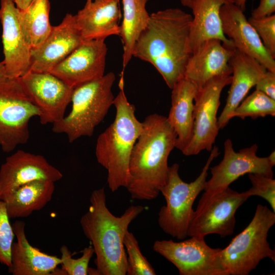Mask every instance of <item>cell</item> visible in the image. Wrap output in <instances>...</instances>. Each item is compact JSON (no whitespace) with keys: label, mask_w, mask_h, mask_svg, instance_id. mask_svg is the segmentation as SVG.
I'll return each instance as SVG.
<instances>
[{"label":"cell","mask_w":275,"mask_h":275,"mask_svg":"<svg viewBox=\"0 0 275 275\" xmlns=\"http://www.w3.org/2000/svg\"><path fill=\"white\" fill-rule=\"evenodd\" d=\"M192 18L177 8L152 13L133 47L132 57L151 64L171 89L184 77Z\"/></svg>","instance_id":"6da1fadb"},{"label":"cell","mask_w":275,"mask_h":275,"mask_svg":"<svg viewBox=\"0 0 275 275\" xmlns=\"http://www.w3.org/2000/svg\"><path fill=\"white\" fill-rule=\"evenodd\" d=\"M176 138L164 116L152 114L142 122L129 164L130 181L126 188L132 199L152 200L158 196L167 181L168 157Z\"/></svg>","instance_id":"7a4b0ae2"},{"label":"cell","mask_w":275,"mask_h":275,"mask_svg":"<svg viewBox=\"0 0 275 275\" xmlns=\"http://www.w3.org/2000/svg\"><path fill=\"white\" fill-rule=\"evenodd\" d=\"M90 202L80 224L94 249L98 275H125L127 260L124 238L129 225L145 207L131 205L121 216H116L106 206L104 187L92 191Z\"/></svg>","instance_id":"3957f363"},{"label":"cell","mask_w":275,"mask_h":275,"mask_svg":"<svg viewBox=\"0 0 275 275\" xmlns=\"http://www.w3.org/2000/svg\"><path fill=\"white\" fill-rule=\"evenodd\" d=\"M119 86L120 91L113 104L116 108L114 121L99 134L95 147L97 161L107 171V181L112 192L127 187L130 181V158L142 129V122L135 115V107L124 93L122 75Z\"/></svg>","instance_id":"277c9868"},{"label":"cell","mask_w":275,"mask_h":275,"mask_svg":"<svg viewBox=\"0 0 275 275\" xmlns=\"http://www.w3.org/2000/svg\"><path fill=\"white\" fill-rule=\"evenodd\" d=\"M116 79L114 72L74 88L69 114L53 124L56 133L65 134L70 143L82 136H91L104 119L115 97L112 91Z\"/></svg>","instance_id":"5b68a950"},{"label":"cell","mask_w":275,"mask_h":275,"mask_svg":"<svg viewBox=\"0 0 275 275\" xmlns=\"http://www.w3.org/2000/svg\"><path fill=\"white\" fill-rule=\"evenodd\" d=\"M210 152L201 172L194 181L187 183L183 181L179 174V165L175 163L169 167L166 183L160 190L166 205L159 211L158 225L165 233L178 240L187 236L195 211L194 201L204 190L210 165L219 154L216 146Z\"/></svg>","instance_id":"8992f818"},{"label":"cell","mask_w":275,"mask_h":275,"mask_svg":"<svg viewBox=\"0 0 275 275\" xmlns=\"http://www.w3.org/2000/svg\"><path fill=\"white\" fill-rule=\"evenodd\" d=\"M275 223V212L258 204L248 226L222 249L221 258L228 275H248L264 258L275 261V252L267 241Z\"/></svg>","instance_id":"52a82bcc"},{"label":"cell","mask_w":275,"mask_h":275,"mask_svg":"<svg viewBox=\"0 0 275 275\" xmlns=\"http://www.w3.org/2000/svg\"><path fill=\"white\" fill-rule=\"evenodd\" d=\"M38 108L22 89L17 78L0 82V147L13 151L30 138L29 122L39 117Z\"/></svg>","instance_id":"ba28073f"},{"label":"cell","mask_w":275,"mask_h":275,"mask_svg":"<svg viewBox=\"0 0 275 275\" xmlns=\"http://www.w3.org/2000/svg\"><path fill=\"white\" fill-rule=\"evenodd\" d=\"M249 198L244 191L238 193L229 187L211 193H204L194 211L187 236L231 235L235 228L236 211Z\"/></svg>","instance_id":"9c48e42d"},{"label":"cell","mask_w":275,"mask_h":275,"mask_svg":"<svg viewBox=\"0 0 275 275\" xmlns=\"http://www.w3.org/2000/svg\"><path fill=\"white\" fill-rule=\"evenodd\" d=\"M205 237L191 236L180 241L156 240L153 250L178 269L180 275H228L221 258V248H212Z\"/></svg>","instance_id":"30bf717a"},{"label":"cell","mask_w":275,"mask_h":275,"mask_svg":"<svg viewBox=\"0 0 275 275\" xmlns=\"http://www.w3.org/2000/svg\"><path fill=\"white\" fill-rule=\"evenodd\" d=\"M231 79V75L216 76L198 89L194 99L192 135L188 144L181 151L183 155H195L203 150H212L220 129L216 116L221 95Z\"/></svg>","instance_id":"8fae6325"},{"label":"cell","mask_w":275,"mask_h":275,"mask_svg":"<svg viewBox=\"0 0 275 275\" xmlns=\"http://www.w3.org/2000/svg\"><path fill=\"white\" fill-rule=\"evenodd\" d=\"M22 89L40 112L41 124H53L64 117L73 88L50 72L30 70L17 78Z\"/></svg>","instance_id":"7c38bea8"},{"label":"cell","mask_w":275,"mask_h":275,"mask_svg":"<svg viewBox=\"0 0 275 275\" xmlns=\"http://www.w3.org/2000/svg\"><path fill=\"white\" fill-rule=\"evenodd\" d=\"M224 150L221 162L209 168L211 177L206 181L204 193L224 189L245 174H257L273 178V166L267 157L257 155V145L253 144L236 152L232 141L227 139L224 144Z\"/></svg>","instance_id":"4fadbf2b"},{"label":"cell","mask_w":275,"mask_h":275,"mask_svg":"<svg viewBox=\"0 0 275 275\" xmlns=\"http://www.w3.org/2000/svg\"><path fill=\"white\" fill-rule=\"evenodd\" d=\"M106 53L104 39L84 40L48 72L74 89L104 75Z\"/></svg>","instance_id":"5bb4252c"},{"label":"cell","mask_w":275,"mask_h":275,"mask_svg":"<svg viewBox=\"0 0 275 275\" xmlns=\"http://www.w3.org/2000/svg\"><path fill=\"white\" fill-rule=\"evenodd\" d=\"M62 177L61 171L43 156L19 150L8 156L0 167V197L2 199L33 181L56 182Z\"/></svg>","instance_id":"9a60e30c"},{"label":"cell","mask_w":275,"mask_h":275,"mask_svg":"<svg viewBox=\"0 0 275 275\" xmlns=\"http://www.w3.org/2000/svg\"><path fill=\"white\" fill-rule=\"evenodd\" d=\"M19 9L13 0H1L3 61L8 78H17L31 69V48L26 42L19 20Z\"/></svg>","instance_id":"2e32d148"},{"label":"cell","mask_w":275,"mask_h":275,"mask_svg":"<svg viewBox=\"0 0 275 275\" xmlns=\"http://www.w3.org/2000/svg\"><path fill=\"white\" fill-rule=\"evenodd\" d=\"M83 41L74 15L67 14L60 24L52 26L44 41L37 48L31 49L30 70L49 72Z\"/></svg>","instance_id":"e0dca14e"},{"label":"cell","mask_w":275,"mask_h":275,"mask_svg":"<svg viewBox=\"0 0 275 275\" xmlns=\"http://www.w3.org/2000/svg\"><path fill=\"white\" fill-rule=\"evenodd\" d=\"M220 16L223 32L235 49L257 60L267 70L275 72L274 59L265 48L244 11L234 2H230L221 7Z\"/></svg>","instance_id":"ac0fdd59"},{"label":"cell","mask_w":275,"mask_h":275,"mask_svg":"<svg viewBox=\"0 0 275 275\" xmlns=\"http://www.w3.org/2000/svg\"><path fill=\"white\" fill-rule=\"evenodd\" d=\"M235 50L234 48L225 46L218 39L205 41L190 54L186 65L184 77L199 89L214 77L231 75L230 61Z\"/></svg>","instance_id":"d6986e66"},{"label":"cell","mask_w":275,"mask_h":275,"mask_svg":"<svg viewBox=\"0 0 275 275\" xmlns=\"http://www.w3.org/2000/svg\"><path fill=\"white\" fill-rule=\"evenodd\" d=\"M232 79L227 101L218 118L219 129H223L231 120L235 108L267 71L266 68L254 58L235 49L230 61Z\"/></svg>","instance_id":"ffe728a7"},{"label":"cell","mask_w":275,"mask_h":275,"mask_svg":"<svg viewBox=\"0 0 275 275\" xmlns=\"http://www.w3.org/2000/svg\"><path fill=\"white\" fill-rule=\"evenodd\" d=\"M25 226L21 221H16L12 224L16 241L12 246L9 272L13 275L52 274L61 264L60 258L32 246L26 238Z\"/></svg>","instance_id":"44dd1931"},{"label":"cell","mask_w":275,"mask_h":275,"mask_svg":"<svg viewBox=\"0 0 275 275\" xmlns=\"http://www.w3.org/2000/svg\"><path fill=\"white\" fill-rule=\"evenodd\" d=\"M230 2L233 1L190 0L188 7L193 13L188 37V50L190 54L210 39H218L225 46L235 48L233 42L223 32L220 16L221 7Z\"/></svg>","instance_id":"7402d4cb"},{"label":"cell","mask_w":275,"mask_h":275,"mask_svg":"<svg viewBox=\"0 0 275 275\" xmlns=\"http://www.w3.org/2000/svg\"><path fill=\"white\" fill-rule=\"evenodd\" d=\"M120 0H93L74 15L84 40L119 35Z\"/></svg>","instance_id":"603a6c76"},{"label":"cell","mask_w":275,"mask_h":275,"mask_svg":"<svg viewBox=\"0 0 275 275\" xmlns=\"http://www.w3.org/2000/svg\"><path fill=\"white\" fill-rule=\"evenodd\" d=\"M171 106L168 121L177 135L175 148L183 151L191 138L196 86L183 77L172 88Z\"/></svg>","instance_id":"cb8c5ba5"},{"label":"cell","mask_w":275,"mask_h":275,"mask_svg":"<svg viewBox=\"0 0 275 275\" xmlns=\"http://www.w3.org/2000/svg\"><path fill=\"white\" fill-rule=\"evenodd\" d=\"M54 183L48 180L33 181L3 198L10 218L27 217L42 209L52 199Z\"/></svg>","instance_id":"d4e9b609"},{"label":"cell","mask_w":275,"mask_h":275,"mask_svg":"<svg viewBox=\"0 0 275 275\" xmlns=\"http://www.w3.org/2000/svg\"><path fill=\"white\" fill-rule=\"evenodd\" d=\"M148 1L122 0L123 19L119 36L123 45V69L131 59L135 43L148 23L150 15L146 9Z\"/></svg>","instance_id":"484cf974"},{"label":"cell","mask_w":275,"mask_h":275,"mask_svg":"<svg viewBox=\"0 0 275 275\" xmlns=\"http://www.w3.org/2000/svg\"><path fill=\"white\" fill-rule=\"evenodd\" d=\"M49 0H33L29 6L19 12L20 24L31 49L39 47L50 34Z\"/></svg>","instance_id":"4316f807"},{"label":"cell","mask_w":275,"mask_h":275,"mask_svg":"<svg viewBox=\"0 0 275 275\" xmlns=\"http://www.w3.org/2000/svg\"><path fill=\"white\" fill-rule=\"evenodd\" d=\"M267 116H275V100L256 90L235 108L230 118L256 119Z\"/></svg>","instance_id":"83f0119b"},{"label":"cell","mask_w":275,"mask_h":275,"mask_svg":"<svg viewBox=\"0 0 275 275\" xmlns=\"http://www.w3.org/2000/svg\"><path fill=\"white\" fill-rule=\"evenodd\" d=\"M123 242L128 255L126 274H156L154 268L142 254L138 241L132 232L128 231L126 232Z\"/></svg>","instance_id":"f1b7e54d"},{"label":"cell","mask_w":275,"mask_h":275,"mask_svg":"<svg viewBox=\"0 0 275 275\" xmlns=\"http://www.w3.org/2000/svg\"><path fill=\"white\" fill-rule=\"evenodd\" d=\"M62 269L65 274L87 275L89 262L94 254L92 245L84 249L82 256L77 259L72 257L71 252L67 246L63 245L60 248Z\"/></svg>","instance_id":"f546056e"},{"label":"cell","mask_w":275,"mask_h":275,"mask_svg":"<svg viewBox=\"0 0 275 275\" xmlns=\"http://www.w3.org/2000/svg\"><path fill=\"white\" fill-rule=\"evenodd\" d=\"M5 204L0 197V262L9 267L15 234Z\"/></svg>","instance_id":"4dcf8cb0"},{"label":"cell","mask_w":275,"mask_h":275,"mask_svg":"<svg viewBox=\"0 0 275 275\" xmlns=\"http://www.w3.org/2000/svg\"><path fill=\"white\" fill-rule=\"evenodd\" d=\"M252 186L244 191L249 197H262L270 205L275 212V180L272 177L257 174H248Z\"/></svg>","instance_id":"1f68e13d"},{"label":"cell","mask_w":275,"mask_h":275,"mask_svg":"<svg viewBox=\"0 0 275 275\" xmlns=\"http://www.w3.org/2000/svg\"><path fill=\"white\" fill-rule=\"evenodd\" d=\"M248 20L257 32L265 48L275 59V15L260 18L250 17Z\"/></svg>","instance_id":"d6a6232c"},{"label":"cell","mask_w":275,"mask_h":275,"mask_svg":"<svg viewBox=\"0 0 275 275\" xmlns=\"http://www.w3.org/2000/svg\"><path fill=\"white\" fill-rule=\"evenodd\" d=\"M255 86L256 90L275 100V72L267 70Z\"/></svg>","instance_id":"836d02e7"},{"label":"cell","mask_w":275,"mask_h":275,"mask_svg":"<svg viewBox=\"0 0 275 275\" xmlns=\"http://www.w3.org/2000/svg\"><path fill=\"white\" fill-rule=\"evenodd\" d=\"M275 0H260L259 4L252 12L251 17L260 18L274 14Z\"/></svg>","instance_id":"e575fe53"},{"label":"cell","mask_w":275,"mask_h":275,"mask_svg":"<svg viewBox=\"0 0 275 275\" xmlns=\"http://www.w3.org/2000/svg\"><path fill=\"white\" fill-rule=\"evenodd\" d=\"M16 6L20 10L25 9L33 0H13Z\"/></svg>","instance_id":"d590c367"},{"label":"cell","mask_w":275,"mask_h":275,"mask_svg":"<svg viewBox=\"0 0 275 275\" xmlns=\"http://www.w3.org/2000/svg\"><path fill=\"white\" fill-rule=\"evenodd\" d=\"M8 79L6 76L3 62H0V82Z\"/></svg>","instance_id":"8d00e7d4"},{"label":"cell","mask_w":275,"mask_h":275,"mask_svg":"<svg viewBox=\"0 0 275 275\" xmlns=\"http://www.w3.org/2000/svg\"><path fill=\"white\" fill-rule=\"evenodd\" d=\"M270 163L273 167L275 165V151H272L268 156L267 157Z\"/></svg>","instance_id":"74e56055"},{"label":"cell","mask_w":275,"mask_h":275,"mask_svg":"<svg viewBox=\"0 0 275 275\" xmlns=\"http://www.w3.org/2000/svg\"><path fill=\"white\" fill-rule=\"evenodd\" d=\"M247 0H237L235 3L243 11L245 10L246 2Z\"/></svg>","instance_id":"f35d334b"},{"label":"cell","mask_w":275,"mask_h":275,"mask_svg":"<svg viewBox=\"0 0 275 275\" xmlns=\"http://www.w3.org/2000/svg\"><path fill=\"white\" fill-rule=\"evenodd\" d=\"M232 1H233L235 3H236L237 1V0ZM180 1L183 6L188 8L190 0H180Z\"/></svg>","instance_id":"ab89813d"}]
</instances>
